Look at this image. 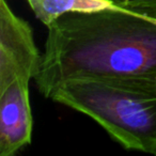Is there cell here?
<instances>
[{"label": "cell", "mask_w": 156, "mask_h": 156, "mask_svg": "<svg viewBox=\"0 0 156 156\" xmlns=\"http://www.w3.org/2000/svg\"><path fill=\"white\" fill-rule=\"evenodd\" d=\"M27 2L35 17L46 27L66 13L98 11L113 5L105 0H27Z\"/></svg>", "instance_id": "5b68a950"}, {"label": "cell", "mask_w": 156, "mask_h": 156, "mask_svg": "<svg viewBox=\"0 0 156 156\" xmlns=\"http://www.w3.org/2000/svg\"><path fill=\"white\" fill-rule=\"evenodd\" d=\"M44 96L93 119L125 150L156 156L155 78H73Z\"/></svg>", "instance_id": "7a4b0ae2"}, {"label": "cell", "mask_w": 156, "mask_h": 156, "mask_svg": "<svg viewBox=\"0 0 156 156\" xmlns=\"http://www.w3.org/2000/svg\"><path fill=\"white\" fill-rule=\"evenodd\" d=\"M47 28L34 77L43 95L73 78L156 79V15L110 5L66 13Z\"/></svg>", "instance_id": "6da1fadb"}, {"label": "cell", "mask_w": 156, "mask_h": 156, "mask_svg": "<svg viewBox=\"0 0 156 156\" xmlns=\"http://www.w3.org/2000/svg\"><path fill=\"white\" fill-rule=\"evenodd\" d=\"M29 83L14 80L0 90V155L13 156L32 139Z\"/></svg>", "instance_id": "277c9868"}, {"label": "cell", "mask_w": 156, "mask_h": 156, "mask_svg": "<svg viewBox=\"0 0 156 156\" xmlns=\"http://www.w3.org/2000/svg\"><path fill=\"white\" fill-rule=\"evenodd\" d=\"M41 56L30 25L0 0V90L14 80L34 79Z\"/></svg>", "instance_id": "3957f363"}, {"label": "cell", "mask_w": 156, "mask_h": 156, "mask_svg": "<svg viewBox=\"0 0 156 156\" xmlns=\"http://www.w3.org/2000/svg\"><path fill=\"white\" fill-rule=\"evenodd\" d=\"M105 1L122 9L156 15V0H105Z\"/></svg>", "instance_id": "8992f818"}]
</instances>
